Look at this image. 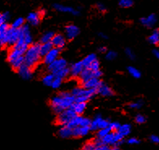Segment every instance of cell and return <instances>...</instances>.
Listing matches in <instances>:
<instances>
[{
    "instance_id": "8d00e7d4",
    "label": "cell",
    "mask_w": 159,
    "mask_h": 150,
    "mask_svg": "<svg viewBox=\"0 0 159 150\" xmlns=\"http://www.w3.org/2000/svg\"><path fill=\"white\" fill-rule=\"evenodd\" d=\"M95 148L96 145L95 144L93 143V141H88L82 146L81 150H94Z\"/></svg>"
},
{
    "instance_id": "30bf717a",
    "label": "cell",
    "mask_w": 159,
    "mask_h": 150,
    "mask_svg": "<svg viewBox=\"0 0 159 150\" xmlns=\"http://www.w3.org/2000/svg\"><path fill=\"white\" fill-rule=\"evenodd\" d=\"M20 38H23L25 43H27L29 45L33 44V37L28 24H24L20 29Z\"/></svg>"
},
{
    "instance_id": "f1b7e54d",
    "label": "cell",
    "mask_w": 159,
    "mask_h": 150,
    "mask_svg": "<svg viewBox=\"0 0 159 150\" xmlns=\"http://www.w3.org/2000/svg\"><path fill=\"white\" fill-rule=\"evenodd\" d=\"M131 130H132V127H131L130 124L125 123L120 126L118 131L125 137V136H128L131 133Z\"/></svg>"
},
{
    "instance_id": "f5cc1de1",
    "label": "cell",
    "mask_w": 159,
    "mask_h": 150,
    "mask_svg": "<svg viewBox=\"0 0 159 150\" xmlns=\"http://www.w3.org/2000/svg\"><path fill=\"white\" fill-rule=\"evenodd\" d=\"M153 54H154V55L155 57L157 58V59L159 60V50H154Z\"/></svg>"
},
{
    "instance_id": "60d3db41",
    "label": "cell",
    "mask_w": 159,
    "mask_h": 150,
    "mask_svg": "<svg viewBox=\"0 0 159 150\" xmlns=\"http://www.w3.org/2000/svg\"><path fill=\"white\" fill-rule=\"evenodd\" d=\"M135 121L138 124H143L146 122V118L143 114H139L135 117Z\"/></svg>"
},
{
    "instance_id": "74e56055",
    "label": "cell",
    "mask_w": 159,
    "mask_h": 150,
    "mask_svg": "<svg viewBox=\"0 0 159 150\" xmlns=\"http://www.w3.org/2000/svg\"><path fill=\"white\" fill-rule=\"evenodd\" d=\"M120 126H121V124L119 123V122H110L108 127L111 131H117L119 129Z\"/></svg>"
},
{
    "instance_id": "d6986e66",
    "label": "cell",
    "mask_w": 159,
    "mask_h": 150,
    "mask_svg": "<svg viewBox=\"0 0 159 150\" xmlns=\"http://www.w3.org/2000/svg\"><path fill=\"white\" fill-rule=\"evenodd\" d=\"M102 81H101L99 79L92 78L89 80L82 83V87L87 89H97L98 86L102 84Z\"/></svg>"
},
{
    "instance_id": "f6af8a7d",
    "label": "cell",
    "mask_w": 159,
    "mask_h": 150,
    "mask_svg": "<svg viewBox=\"0 0 159 150\" xmlns=\"http://www.w3.org/2000/svg\"><path fill=\"white\" fill-rule=\"evenodd\" d=\"M127 142H128V144H129V145H138V144H140V140H138L137 138H134V137H132V138L128 139Z\"/></svg>"
},
{
    "instance_id": "d4e9b609",
    "label": "cell",
    "mask_w": 159,
    "mask_h": 150,
    "mask_svg": "<svg viewBox=\"0 0 159 150\" xmlns=\"http://www.w3.org/2000/svg\"><path fill=\"white\" fill-rule=\"evenodd\" d=\"M82 119H83V117L81 116V115H76L73 119H71V121L69 122L68 124L66 125V126H67L71 129H73L75 128V127H76L81 126Z\"/></svg>"
},
{
    "instance_id": "5bb4252c",
    "label": "cell",
    "mask_w": 159,
    "mask_h": 150,
    "mask_svg": "<svg viewBox=\"0 0 159 150\" xmlns=\"http://www.w3.org/2000/svg\"><path fill=\"white\" fill-rule=\"evenodd\" d=\"M90 131V127H76L75 128L72 129V137H83V136H87Z\"/></svg>"
},
{
    "instance_id": "7bdbcfd3",
    "label": "cell",
    "mask_w": 159,
    "mask_h": 150,
    "mask_svg": "<svg viewBox=\"0 0 159 150\" xmlns=\"http://www.w3.org/2000/svg\"><path fill=\"white\" fill-rule=\"evenodd\" d=\"M125 54H126V55L128 56L129 59L134 60L136 59L135 54H134L132 50H131V49H129V48H127L126 50H125Z\"/></svg>"
},
{
    "instance_id": "9c48e42d",
    "label": "cell",
    "mask_w": 159,
    "mask_h": 150,
    "mask_svg": "<svg viewBox=\"0 0 159 150\" xmlns=\"http://www.w3.org/2000/svg\"><path fill=\"white\" fill-rule=\"evenodd\" d=\"M80 34V29L75 24H68L65 28V37L68 40L76 38Z\"/></svg>"
},
{
    "instance_id": "9a60e30c",
    "label": "cell",
    "mask_w": 159,
    "mask_h": 150,
    "mask_svg": "<svg viewBox=\"0 0 159 150\" xmlns=\"http://www.w3.org/2000/svg\"><path fill=\"white\" fill-rule=\"evenodd\" d=\"M51 43L53 44L54 47L62 49L64 47V45H66V37H64L63 34H55V36L53 38Z\"/></svg>"
},
{
    "instance_id": "1f68e13d",
    "label": "cell",
    "mask_w": 159,
    "mask_h": 150,
    "mask_svg": "<svg viewBox=\"0 0 159 150\" xmlns=\"http://www.w3.org/2000/svg\"><path fill=\"white\" fill-rule=\"evenodd\" d=\"M24 25V19L22 17H19L14 20L12 23V27L14 29H21L22 27Z\"/></svg>"
},
{
    "instance_id": "f35d334b",
    "label": "cell",
    "mask_w": 159,
    "mask_h": 150,
    "mask_svg": "<svg viewBox=\"0 0 159 150\" xmlns=\"http://www.w3.org/2000/svg\"><path fill=\"white\" fill-rule=\"evenodd\" d=\"M62 82H63L62 79L55 77V78L54 79V80H53L52 84H51V87H52L53 88H55V89H57V88H59L60 86H61Z\"/></svg>"
},
{
    "instance_id": "f546056e",
    "label": "cell",
    "mask_w": 159,
    "mask_h": 150,
    "mask_svg": "<svg viewBox=\"0 0 159 150\" xmlns=\"http://www.w3.org/2000/svg\"><path fill=\"white\" fill-rule=\"evenodd\" d=\"M102 142L104 145H113L114 144V131H110L109 134H107V136L102 139Z\"/></svg>"
},
{
    "instance_id": "7a4b0ae2",
    "label": "cell",
    "mask_w": 159,
    "mask_h": 150,
    "mask_svg": "<svg viewBox=\"0 0 159 150\" xmlns=\"http://www.w3.org/2000/svg\"><path fill=\"white\" fill-rule=\"evenodd\" d=\"M42 56L40 53V44L34 43L29 46L24 55V63L28 67L33 69L40 62Z\"/></svg>"
},
{
    "instance_id": "ba28073f",
    "label": "cell",
    "mask_w": 159,
    "mask_h": 150,
    "mask_svg": "<svg viewBox=\"0 0 159 150\" xmlns=\"http://www.w3.org/2000/svg\"><path fill=\"white\" fill-rule=\"evenodd\" d=\"M60 51H61V50L59 49V48L53 47L52 50H50L47 55H45V56L43 57V62H44V63L48 66V65L50 64L51 62H53L54 61L58 59H59V56H60Z\"/></svg>"
},
{
    "instance_id": "2e32d148",
    "label": "cell",
    "mask_w": 159,
    "mask_h": 150,
    "mask_svg": "<svg viewBox=\"0 0 159 150\" xmlns=\"http://www.w3.org/2000/svg\"><path fill=\"white\" fill-rule=\"evenodd\" d=\"M97 94H99L102 97H111L114 94L112 88L103 82H102V84L97 88Z\"/></svg>"
},
{
    "instance_id": "e0dca14e",
    "label": "cell",
    "mask_w": 159,
    "mask_h": 150,
    "mask_svg": "<svg viewBox=\"0 0 159 150\" xmlns=\"http://www.w3.org/2000/svg\"><path fill=\"white\" fill-rule=\"evenodd\" d=\"M140 23L145 27L152 28L157 23V16H156V15L151 14L146 17H143L140 19Z\"/></svg>"
},
{
    "instance_id": "cb8c5ba5",
    "label": "cell",
    "mask_w": 159,
    "mask_h": 150,
    "mask_svg": "<svg viewBox=\"0 0 159 150\" xmlns=\"http://www.w3.org/2000/svg\"><path fill=\"white\" fill-rule=\"evenodd\" d=\"M97 59V55L95 54H90V55H87L81 62L83 63V66L85 68H88L92 64V62H93Z\"/></svg>"
},
{
    "instance_id": "ac0fdd59",
    "label": "cell",
    "mask_w": 159,
    "mask_h": 150,
    "mask_svg": "<svg viewBox=\"0 0 159 150\" xmlns=\"http://www.w3.org/2000/svg\"><path fill=\"white\" fill-rule=\"evenodd\" d=\"M54 8L56 11L60 12H64V13H71L72 15H79V12L77 10L74 9L73 7H68V6H64L62 4H59V3H55L54 4Z\"/></svg>"
},
{
    "instance_id": "44dd1931",
    "label": "cell",
    "mask_w": 159,
    "mask_h": 150,
    "mask_svg": "<svg viewBox=\"0 0 159 150\" xmlns=\"http://www.w3.org/2000/svg\"><path fill=\"white\" fill-rule=\"evenodd\" d=\"M58 135L63 139L71 138L72 137V129L67 126H61V127L58 131Z\"/></svg>"
},
{
    "instance_id": "d6a6232c",
    "label": "cell",
    "mask_w": 159,
    "mask_h": 150,
    "mask_svg": "<svg viewBox=\"0 0 159 150\" xmlns=\"http://www.w3.org/2000/svg\"><path fill=\"white\" fill-rule=\"evenodd\" d=\"M128 73L131 75V76L136 79L140 78V76H141L140 71H139L137 68H136V67H132V66L128 67Z\"/></svg>"
},
{
    "instance_id": "bcb514c9",
    "label": "cell",
    "mask_w": 159,
    "mask_h": 150,
    "mask_svg": "<svg viewBox=\"0 0 159 150\" xmlns=\"http://www.w3.org/2000/svg\"><path fill=\"white\" fill-rule=\"evenodd\" d=\"M110 145H102L100 146H96V148L94 150H110Z\"/></svg>"
},
{
    "instance_id": "3957f363",
    "label": "cell",
    "mask_w": 159,
    "mask_h": 150,
    "mask_svg": "<svg viewBox=\"0 0 159 150\" xmlns=\"http://www.w3.org/2000/svg\"><path fill=\"white\" fill-rule=\"evenodd\" d=\"M71 93L75 98V102H87L97 94V89H87L83 87H75Z\"/></svg>"
},
{
    "instance_id": "836d02e7",
    "label": "cell",
    "mask_w": 159,
    "mask_h": 150,
    "mask_svg": "<svg viewBox=\"0 0 159 150\" xmlns=\"http://www.w3.org/2000/svg\"><path fill=\"white\" fill-rule=\"evenodd\" d=\"M110 130L109 127H106V128H102L97 130V134H96V137L99 139H102L103 137L107 136V134H109L110 132Z\"/></svg>"
},
{
    "instance_id": "7402d4cb",
    "label": "cell",
    "mask_w": 159,
    "mask_h": 150,
    "mask_svg": "<svg viewBox=\"0 0 159 150\" xmlns=\"http://www.w3.org/2000/svg\"><path fill=\"white\" fill-rule=\"evenodd\" d=\"M71 109L75 111L77 115H81L84 114L87 108V103L86 102H74V104L71 105Z\"/></svg>"
},
{
    "instance_id": "4fadbf2b",
    "label": "cell",
    "mask_w": 159,
    "mask_h": 150,
    "mask_svg": "<svg viewBox=\"0 0 159 150\" xmlns=\"http://www.w3.org/2000/svg\"><path fill=\"white\" fill-rule=\"evenodd\" d=\"M42 16H43L42 15L40 11L35 12H31L27 16V21L29 22V24H31L33 26H37L40 23L41 18Z\"/></svg>"
},
{
    "instance_id": "ab89813d",
    "label": "cell",
    "mask_w": 159,
    "mask_h": 150,
    "mask_svg": "<svg viewBox=\"0 0 159 150\" xmlns=\"http://www.w3.org/2000/svg\"><path fill=\"white\" fill-rule=\"evenodd\" d=\"M117 57V53L114 50H109L106 53V59L107 60H114Z\"/></svg>"
},
{
    "instance_id": "8fae6325",
    "label": "cell",
    "mask_w": 159,
    "mask_h": 150,
    "mask_svg": "<svg viewBox=\"0 0 159 150\" xmlns=\"http://www.w3.org/2000/svg\"><path fill=\"white\" fill-rule=\"evenodd\" d=\"M17 73L24 80H30L33 77V69L28 67L27 65L23 64L19 69L17 70Z\"/></svg>"
},
{
    "instance_id": "8992f818",
    "label": "cell",
    "mask_w": 159,
    "mask_h": 150,
    "mask_svg": "<svg viewBox=\"0 0 159 150\" xmlns=\"http://www.w3.org/2000/svg\"><path fill=\"white\" fill-rule=\"evenodd\" d=\"M7 45L12 47L17 43L20 38V29H14L12 26L7 30Z\"/></svg>"
},
{
    "instance_id": "7dc6e473",
    "label": "cell",
    "mask_w": 159,
    "mask_h": 150,
    "mask_svg": "<svg viewBox=\"0 0 159 150\" xmlns=\"http://www.w3.org/2000/svg\"><path fill=\"white\" fill-rule=\"evenodd\" d=\"M97 9L101 12H105L107 11V7H105V5L103 3H97Z\"/></svg>"
},
{
    "instance_id": "52a82bcc",
    "label": "cell",
    "mask_w": 159,
    "mask_h": 150,
    "mask_svg": "<svg viewBox=\"0 0 159 150\" xmlns=\"http://www.w3.org/2000/svg\"><path fill=\"white\" fill-rule=\"evenodd\" d=\"M67 67V60L63 59V58H59L58 59H56L55 61L51 62L50 64L48 65L47 68L48 71H49L50 73L55 74V72H57L58 71H60V70L63 69V68H65V67Z\"/></svg>"
},
{
    "instance_id": "9f6ffc18",
    "label": "cell",
    "mask_w": 159,
    "mask_h": 150,
    "mask_svg": "<svg viewBox=\"0 0 159 150\" xmlns=\"http://www.w3.org/2000/svg\"><path fill=\"white\" fill-rule=\"evenodd\" d=\"M1 48H2V46H1V45H0V50H1Z\"/></svg>"
},
{
    "instance_id": "484cf974",
    "label": "cell",
    "mask_w": 159,
    "mask_h": 150,
    "mask_svg": "<svg viewBox=\"0 0 159 150\" xmlns=\"http://www.w3.org/2000/svg\"><path fill=\"white\" fill-rule=\"evenodd\" d=\"M54 36H55L54 32L52 31L45 32V33H44V34H42V36L41 37V43L51 42Z\"/></svg>"
},
{
    "instance_id": "603a6c76",
    "label": "cell",
    "mask_w": 159,
    "mask_h": 150,
    "mask_svg": "<svg viewBox=\"0 0 159 150\" xmlns=\"http://www.w3.org/2000/svg\"><path fill=\"white\" fill-rule=\"evenodd\" d=\"M53 47L54 46H53V44L51 42L42 43V44H40V53L41 55L42 56V58L45 55H47L48 53L52 50Z\"/></svg>"
},
{
    "instance_id": "ffe728a7",
    "label": "cell",
    "mask_w": 159,
    "mask_h": 150,
    "mask_svg": "<svg viewBox=\"0 0 159 150\" xmlns=\"http://www.w3.org/2000/svg\"><path fill=\"white\" fill-rule=\"evenodd\" d=\"M92 78H95V76H94V71H92L89 68H84V70L81 72V74L79 76V80L81 82V84Z\"/></svg>"
},
{
    "instance_id": "4dcf8cb0",
    "label": "cell",
    "mask_w": 159,
    "mask_h": 150,
    "mask_svg": "<svg viewBox=\"0 0 159 150\" xmlns=\"http://www.w3.org/2000/svg\"><path fill=\"white\" fill-rule=\"evenodd\" d=\"M55 78V75L53 73H49V74H46L42 77V83L46 86H51V84H52L54 79Z\"/></svg>"
},
{
    "instance_id": "7c38bea8",
    "label": "cell",
    "mask_w": 159,
    "mask_h": 150,
    "mask_svg": "<svg viewBox=\"0 0 159 150\" xmlns=\"http://www.w3.org/2000/svg\"><path fill=\"white\" fill-rule=\"evenodd\" d=\"M84 66L82 62H75L71 65L70 67V76L73 78H79L80 75L81 74V72L84 70Z\"/></svg>"
},
{
    "instance_id": "6da1fadb",
    "label": "cell",
    "mask_w": 159,
    "mask_h": 150,
    "mask_svg": "<svg viewBox=\"0 0 159 150\" xmlns=\"http://www.w3.org/2000/svg\"><path fill=\"white\" fill-rule=\"evenodd\" d=\"M75 102L74 98L71 92H61L58 95L55 96L50 100V106L55 114H60L63 110L71 107Z\"/></svg>"
},
{
    "instance_id": "5b68a950",
    "label": "cell",
    "mask_w": 159,
    "mask_h": 150,
    "mask_svg": "<svg viewBox=\"0 0 159 150\" xmlns=\"http://www.w3.org/2000/svg\"><path fill=\"white\" fill-rule=\"evenodd\" d=\"M110 121L107 119H103L101 114H96L94 119L92 120L90 124V131H97L99 129L108 127Z\"/></svg>"
},
{
    "instance_id": "ee69618b",
    "label": "cell",
    "mask_w": 159,
    "mask_h": 150,
    "mask_svg": "<svg viewBox=\"0 0 159 150\" xmlns=\"http://www.w3.org/2000/svg\"><path fill=\"white\" fill-rule=\"evenodd\" d=\"M91 122H92V120H91L90 119L86 118V117H83L82 121H81V127H90Z\"/></svg>"
},
{
    "instance_id": "277c9868",
    "label": "cell",
    "mask_w": 159,
    "mask_h": 150,
    "mask_svg": "<svg viewBox=\"0 0 159 150\" xmlns=\"http://www.w3.org/2000/svg\"><path fill=\"white\" fill-rule=\"evenodd\" d=\"M76 115H77V114L70 107L68 109L62 111L60 114H58L56 122H57V123L59 125H60V126H66Z\"/></svg>"
},
{
    "instance_id": "db71d44e",
    "label": "cell",
    "mask_w": 159,
    "mask_h": 150,
    "mask_svg": "<svg viewBox=\"0 0 159 150\" xmlns=\"http://www.w3.org/2000/svg\"><path fill=\"white\" fill-rule=\"evenodd\" d=\"M98 36H99L101 38H103V39H107V35H106L105 34H103V33H99V34H98Z\"/></svg>"
},
{
    "instance_id": "e575fe53",
    "label": "cell",
    "mask_w": 159,
    "mask_h": 150,
    "mask_svg": "<svg viewBox=\"0 0 159 150\" xmlns=\"http://www.w3.org/2000/svg\"><path fill=\"white\" fill-rule=\"evenodd\" d=\"M119 4L121 7L128 8L133 5V0H119Z\"/></svg>"
},
{
    "instance_id": "11a10c76",
    "label": "cell",
    "mask_w": 159,
    "mask_h": 150,
    "mask_svg": "<svg viewBox=\"0 0 159 150\" xmlns=\"http://www.w3.org/2000/svg\"><path fill=\"white\" fill-rule=\"evenodd\" d=\"M110 150H119V148L118 147H113V148H110Z\"/></svg>"
},
{
    "instance_id": "c3c4849f",
    "label": "cell",
    "mask_w": 159,
    "mask_h": 150,
    "mask_svg": "<svg viewBox=\"0 0 159 150\" xmlns=\"http://www.w3.org/2000/svg\"><path fill=\"white\" fill-rule=\"evenodd\" d=\"M151 142L154 144H159V136H156V135H152L150 137Z\"/></svg>"
},
{
    "instance_id": "816d5d0a",
    "label": "cell",
    "mask_w": 159,
    "mask_h": 150,
    "mask_svg": "<svg viewBox=\"0 0 159 150\" xmlns=\"http://www.w3.org/2000/svg\"><path fill=\"white\" fill-rule=\"evenodd\" d=\"M2 15H3V17L5 18V20H6V21L7 20H8L10 18V14H9V12H4V13H2Z\"/></svg>"
},
{
    "instance_id": "681fc988",
    "label": "cell",
    "mask_w": 159,
    "mask_h": 150,
    "mask_svg": "<svg viewBox=\"0 0 159 150\" xmlns=\"http://www.w3.org/2000/svg\"><path fill=\"white\" fill-rule=\"evenodd\" d=\"M6 23V20H5V18L3 17V15H2V13L1 14L0 13V26L2 25V24H5Z\"/></svg>"
},
{
    "instance_id": "f907efd6",
    "label": "cell",
    "mask_w": 159,
    "mask_h": 150,
    "mask_svg": "<svg viewBox=\"0 0 159 150\" xmlns=\"http://www.w3.org/2000/svg\"><path fill=\"white\" fill-rule=\"evenodd\" d=\"M98 51L100 53H107V47H105V46H100L98 48Z\"/></svg>"
},
{
    "instance_id": "83f0119b",
    "label": "cell",
    "mask_w": 159,
    "mask_h": 150,
    "mask_svg": "<svg viewBox=\"0 0 159 150\" xmlns=\"http://www.w3.org/2000/svg\"><path fill=\"white\" fill-rule=\"evenodd\" d=\"M148 40L150 41V43L153 44V45H157L159 43V29H155L154 30L151 35L149 37Z\"/></svg>"
},
{
    "instance_id": "d590c367",
    "label": "cell",
    "mask_w": 159,
    "mask_h": 150,
    "mask_svg": "<svg viewBox=\"0 0 159 150\" xmlns=\"http://www.w3.org/2000/svg\"><path fill=\"white\" fill-rule=\"evenodd\" d=\"M143 105H144V102H143L142 100H138L136 102H133L130 103L129 104V107L131 109H140V108L142 107Z\"/></svg>"
},
{
    "instance_id": "b9f144b4",
    "label": "cell",
    "mask_w": 159,
    "mask_h": 150,
    "mask_svg": "<svg viewBox=\"0 0 159 150\" xmlns=\"http://www.w3.org/2000/svg\"><path fill=\"white\" fill-rule=\"evenodd\" d=\"M89 69H91L92 71H97V70H100V62L98 60H95L94 62H92V64L88 67Z\"/></svg>"
},
{
    "instance_id": "4316f807",
    "label": "cell",
    "mask_w": 159,
    "mask_h": 150,
    "mask_svg": "<svg viewBox=\"0 0 159 150\" xmlns=\"http://www.w3.org/2000/svg\"><path fill=\"white\" fill-rule=\"evenodd\" d=\"M54 75H55V77L63 80V79H65L70 75V67H67L65 68H63V69L58 71L57 72H55Z\"/></svg>"
}]
</instances>
